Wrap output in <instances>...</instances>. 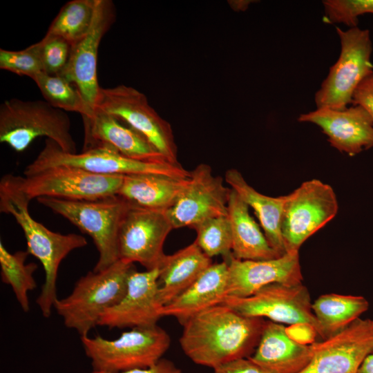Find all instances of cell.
I'll list each match as a JSON object with an SVG mask.
<instances>
[{
    "label": "cell",
    "mask_w": 373,
    "mask_h": 373,
    "mask_svg": "<svg viewBox=\"0 0 373 373\" xmlns=\"http://www.w3.org/2000/svg\"><path fill=\"white\" fill-rule=\"evenodd\" d=\"M215 373H269L249 358H240L224 364L215 370Z\"/></svg>",
    "instance_id": "36"
},
{
    "label": "cell",
    "mask_w": 373,
    "mask_h": 373,
    "mask_svg": "<svg viewBox=\"0 0 373 373\" xmlns=\"http://www.w3.org/2000/svg\"><path fill=\"white\" fill-rule=\"evenodd\" d=\"M323 5L326 22L349 28L357 26L359 16L373 14V0H325Z\"/></svg>",
    "instance_id": "33"
},
{
    "label": "cell",
    "mask_w": 373,
    "mask_h": 373,
    "mask_svg": "<svg viewBox=\"0 0 373 373\" xmlns=\"http://www.w3.org/2000/svg\"><path fill=\"white\" fill-rule=\"evenodd\" d=\"M66 111L46 100L25 101L16 98L0 106V142L23 152L39 137L54 141L66 153H77Z\"/></svg>",
    "instance_id": "4"
},
{
    "label": "cell",
    "mask_w": 373,
    "mask_h": 373,
    "mask_svg": "<svg viewBox=\"0 0 373 373\" xmlns=\"http://www.w3.org/2000/svg\"><path fill=\"white\" fill-rule=\"evenodd\" d=\"M213 373H215V372H213Z\"/></svg>",
    "instance_id": "39"
},
{
    "label": "cell",
    "mask_w": 373,
    "mask_h": 373,
    "mask_svg": "<svg viewBox=\"0 0 373 373\" xmlns=\"http://www.w3.org/2000/svg\"><path fill=\"white\" fill-rule=\"evenodd\" d=\"M0 68L32 79L43 72L39 42L17 51L1 48Z\"/></svg>",
    "instance_id": "32"
},
{
    "label": "cell",
    "mask_w": 373,
    "mask_h": 373,
    "mask_svg": "<svg viewBox=\"0 0 373 373\" xmlns=\"http://www.w3.org/2000/svg\"><path fill=\"white\" fill-rule=\"evenodd\" d=\"M224 181L257 216L271 247L280 255L286 254L281 233V223L287 195L268 196L259 193L235 169L225 172Z\"/></svg>",
    "instance_id": "25"
},
{
    "label": "cell",
    "mask_w": 373,
    "mask_h": 373,
    "mask_svg": "<svg viewBox=\"0 0 373 373\" xmlns=\"http://www.w3.org/2000/svg\"><path fill=\"white\" fill-rule=\"evenodd\" d=\"M45 100L52 106L64 111L79 113L82 117H90V109L79 90L60 75L41 72L32 79Z\"/></svg>",
    "instance_id": "30"
},
{
    "label": "cell",
    "mask_w": 373,
    "mask_h": 373,
    "mask_svg": "<svg viewBox=\"0 0 373 373\" xmlns=\"http://www.w3.org/2000/svg\"><path fill=\"white\" fill-rule=\"evenodd\" d=\"M134 268V263L119 259L105 269L82 276L68 296L55 302L53 308L65 326L80 337L88 336L102 314L122 298Z\"/></svg>",
    "instance_id": "3"
},
{
    "label": "cell",
    "mask_w": 373,
    "mask_h": 373,
    "mask_svg": "<svg viewBox=\"0 0 373 373\" xmlns=\"http://www.w3.org/2000/svg\"><path fill=\"white\" fill-rule=\"evenodd\" d=\"M352 104L363 107L373 119V73L357 87L353 95Z\"/></svg>",
    "instance_id": "35"
},
{
    "label": "cell",
    "mask_w": 373,
    "mask_h": 373,
    "mask_svg": "<svg viewBox=\"0 0 373 373\" xmlns=\"http://www.w3.org/2000/svg\"><path fill=\"white\" fill-rule=\"evenodd\" d=\"M80 339L93 370L111 373L151 366L171 345L170 336L157 325L132 328L113 340L88 335Z\"/></svg>",
    "instance_id": "6"
},
{
    "label": "cell",
    "mask_w": 373,
    "mask_h": 373,
    "mask_svg": "<svg viewBox=\"0 0 373 373\" xmlns=\"http://www.w3.org/2000/svg\"><path fill=\"white\" fill-rule=\"evenodd\" d=\"M39 44L43 72L59 75L68 61L71 44L60 37L46 34Z\"/></svg>",
    "instance_id": "34"
},
{
    "label": "cell",
    "mask_w": 373,
    "mask_h": 373,
    "mask_svg": "<svg viewBox=\"0 0 373 373\" xmlns=\"http://www.w3.org/2000/svg\"><path fill=\"white\" fill-rule=\"evenodd\" d=\"M231 191L221 176L213 175L209 165H198L190 171L174 204L166 211L173 229H193L209 218L228 216Z\"/></svg>",
    "instance_id": "14"
},
{
    "label": "cell",
    "mask_w": 373,
    "mask_h": 373,
    "mask_svg": "<svg viewBox=\"0 0 373 373\" xmlns=\"http://www.w3.org/2000/svg\"><path fill=\"white\" fill-rule=\"evenodd\" d=\"M228 263V296L247 297L274 283L300 284L303 275L298 251L278 258L242 260L232 256Z\"/></svg>",
    "instance_id": "19"
},
{
    "label": "cell",
    "mask_w": 373,
    "mask_h": 373,
    "mask_svg": "<svg viewBox=\"0 0 373 373\" xmlns=\"http://www.w3.org/2000/svg\"><path fill=\"white\" fill-rule=\"evenodd\" d=\"M160 269L131 271L122 298L101 316L98 325L108 328H135L157 325L163 306L158 298Z\"/></svg>",
    "instance_id": "17"
},
{
    "label": "cell",
    "mask_w": 373,
    "mask_h": 373,
    "mask_svg": "<svg viewBox=\"0 0 373 373\" xmlns=\"http://www.w3.org/2000/svg\"><path fill=\"white\" fill-rule=\"evenodd\" d=\"M266 321L244 316L221 303L187 320L180 345L195 364L213 370L255 351Z\"/></svg>",
    "instance_id": "1"
},
{
    "label": "cell",
    "mask_w": 373,
    "mask_h": 373,
    "mask_svg": "<svg viewBox=\"0 0 373 373\" xmlns=\"http://www.w3.org/2000/svg\"><path fill=\"white\" fill-rule=\"evenodd\" d=\"M286 195L282 237L286 252L299 251L310 236L336 216L338 201L332 187L316 179L303 182Z\"/></svg>",
    "instance_id": "11"
},
{
    "label": "cell",
    "mask_w": 373,
    "mask_h": 373,
    "mask_svg": "<svg viewBox=\"0 0 373 373\" xmlns=\"http://www.w3.org/2000/svg\"><path fill=\"white\" fill-rule=\"evenodd\" d=\"M341 44L339 57L314 95L316 108L343 110L352 104L359 84L373 73L370 30L358 26L336 27Z\"/></svg>",
    "instance_id": "8"
},
{
    "label": "cell",
    "mask_w": 373,
    "mask_h": 373,
    "mask_svg": "<svg viewBox=\"0 0 373 373\" xmlns=\"http://www.w3.org/2000/svg\"><path fill=\"white\" fill-rule=\"evenodd\" d=\"M110 0H97L92 26L87 34L72 46L68 61L59 75L75 86L88 106L95 110L100 86L97 79V54L100 41L115 20Z\"/></svg>",
    "instance_id": "15"
},
{
    "label": "cell",
    "mask_w": 373,
    "mask_h": 373,
    "mask_svg": "<svg viewBox=\"0 0 373 373\" xmlns=\"http://www.w3.org/2000/svg\"><path fill=\"white\" fill-rule=\"evenodd\" d=\"M312 356V344L296 341L283 324L266 321L258 344L249 358L269 373H300Z\"/></svg>",
    "instance_id": "21"
},
{
    "label": "cell",
    "mask_w": 373,
    "mask_h": 373,
    "mask_svg": "<svg viewBox=\"0 0 373 373\" xmlns=\"http://www.w3.org/2000/svg\"><path fill=\"white\" fill-rule=\"evenodd\" d=\"M312 307L325 340L359 318L368 309L369 302L362 296L331 293L320 296Z\"/></svg>",
    "instance_id": "27"
},
{
    "label": "cell",
    "mask_w": 373,
    "mask_h": 373,
    "mask_svg": "<svg viewBox=\"0 0 373 373\" xmlns=\"http://www.w3.org/2000/svg\"><path fill=\"white\" fill-rule=\"evenodd\" d=\"M249 209L245 202L231 189L228 217L232 232V256L242 260H269L281 256L271 247Z\"/></svg>",
    "instance_id": "24"
},
{
    "label": "cell",
    "mask_w": 373,
    "mask_h": 373,
    "mask_svg": "<svg viewBox=\"0 0 373 373\" xmlns=\"http://www.w3.org/2000/svg\"><path fill=\"white\" fill-rule=\"evenodd\" d=\"M195 244L209 258L222 256L228 260L232 256V232L228 216H218L197 224Z\"/></svg>",
    "instance_id": "31"
},
{
    "label": "cell",
    "mask_w": 373,
    "mask_h": 373,
    "mask_svg": "<svg viewBox=\"0 0 373 373\" xmlns=\"http://www.w3.org/2000/svg\"><path fill=\"white\" fill-rule=\"evenodd\" d=\"M70 166L106 175H126L157 173L180 180L188 179L190 171L180 164L144 162L128 158L113 147L100 145L83 150L82 153L63 151L57 143L47 139L43 149L23 171L29 175L52 166Z\"/></svg>",
    "instance_id": "7"
},
{
    "label": "cell",
    "mask_w": 373,
    "mask_h": 373,
    "mask_svg": "<svg viewBox=\"0 0 373 373\" xmlns=\"http://www.w3.org/2000/svg\"><path fill=\"white\" fill-rule=\"evenodd\" d=\"M30 200L3 175L0 182V211L14 217L21 227L27 251L37 258L45 272V280L36 303L48 318L57 296V279L61 261L73 250L87 245L86 238L77 233L54 232L33 219L28 211Z\"/></svg>",
    "instance_id": "2"
},
{
    "label": "cell",
    "mask_w": 373,
    "mask_h": 373,
    "mask_svg": "<svg viewBox=\"0 0 373 373\" xmlns=\"http://www.w3.org/2000/svg\"><path fill=\"white\" fill-rule=\"evenodd\" d=\"M212 264L195 242L166 255L159 267L158 298L162 305L185 291Z\"/></svg>",
    "instance_id": "23"
},
{
    "label": "cell",
    "mask_w": 373,
    "mask_h": 373,
    "mask_svg": "<svg viewBox=\"0 0 373 373\" xmlns=\"http://www.w3.org/2000/svg\"><path fill=\"white\" fill-rule=\"evenodd\" d=\"M91 373H111L99 371H92ZM118 373H182L181 370L177 367L172 361L161 358L154 365L144 367L137 368Z\"/></svg>",
    "instance_id": "37"
},
{
    "label": "cell",
    "mask_w": 373,
    "mask_h": 373,
    "mask_svg": "<svg viewBox=\"0 0 373 373\" xmlns=\"http://www.w3.org/2000/svg\"><path fill=\"white\" fill-rule=\"evenodd\" d=\"M222 303L246 316L309 328L323 339L309 292L303 283H274L247 297L227 296Z\"/></svg>",
    "instance_id": "12"
},
{
    "label": "cell",
    "mask_w": 373,
    "mask_h": 373,
    "mask_svg": "<svg viewBox=\"0 0 373 373\" xmlns=\"http://www.w3.org/2000/svg\"><path fill=\"white\" fill-rule=\"evenodd\" d=\"M104 111L142 133L171 163L178 164V148L171 124L154 110L146 96L125 85L100 88L95 109Z\"/></svg>",
    "instance_id": "10"
},
{
    "label": "cell",
    "mask_w": 373,
    "mask_h": 373,
    "mask_svg": "<svg viewBox=\"0 0 373 373\" xmlns=\"http://www.w3.org/2000/svg\"><path fill=\"white\" fill-rule=\"evenodd\" d=\"M97 0H72L59 10L46 35L60 37L71 46L89 31L94 18Z\"/></svg>",
    "instance_id": "29"
},
{
    "label": "cell",
    "mask_w": 373,
    "mask_h": 373,
    "mask_svg": "<svg viewBox=\"0 0 373 373\" xmlns=\"http://www.w3.org/2000/svg\"><path fill=\"white\" fill-rule=\"evenodd\" d=\"M355 373H373V353L364 359Z\"/></svg>",
    "instance_id": "38"
},
{
    "label": "cell",
    "mask_w": 373,
    "mask_h": 373,
    "mask_svg": "<svg viewBox=\"0 0 373 373\" xmlns=\"http://www.w3.org/2000/svg\"><path fill=\"white\" fill-rule=\"evenodd\" d=\"M228 296V263H213L185 291L162 309L163 316L182 325L200 312L221 304Z\"/></svg>",
    "instance_id": "22"
},
{
    "label": "cell",
    "mask_w": 373,
    "mask_h": 373,
    "mask_svg": "<svg viewBox=\"0 0 373 373\" xmlns=\"http://www.w3.org/2000/svg\"><path fill=\"white\" fill-rule=\"evenodd\" d=\"M298 121L318 126L332 147L350 156L373 146V119L360 105L316 108L300 115Z\"/></svg>",
    "instance_id": "18"
},
{
    "label": "cell",
    "mask_w": 373,
    "mask_h": 373,
    "mask_svg": "<svg viewBox=\"0 0 373 373\" xmlns=\"http://www.w3.org/2000/svg\"><path fill=\"white\" fill-rule=\"evenodd\" d=\"M312 347V358L300 373H355L373 353V320L358 318Z\"/></svg>",
    "instance_id": "16"
},
{
    "label": "cell",
    "mask_w": 373,
    "mask_h": 373,
    "mask_svg": "<svg viewBox=\"0 0 373 373\" xmlns=\"http://www.w3.org/2000/svg\"><path fill=\"white\" fill-rule=\"evenodd\" d=\"M187 180L157 173L126 175L117 195L133 205L166 211L177 200Z\"/></svg>",
    "instance_id": "26"
},
{
    "label": "cell",
    "mask_w": 373,
    "mask_h": 373,
    "mask_svg": "<svg viewBox=\"0 0 373 373\" xmlns=\"http://www.w3.org/2000/svg\"><path fill=\"white\" fill-rule=\"evenodd\" d=\"M38 202L67 219L88 235L98 251L94 271L119 260L117 240L122 219L131 204L116 195L97 200H66L42 197Z\"/></svg>",
    "instance_id": "5"
},
{
    "label": "cell",
    "mask_w": 373,
    "mask_h": 373,
    "mask_svg": "<svg viewBox=\"0 0 373 373\" xmlns=\"http://www.w3.org/2000/svg\"><path fill=\"white\" fill-rule=\"evenodd\" d=\"M27 251L14 254L8 251L0 242L1 278L3 283L11 287L16 299L24 312L30 310L28 292L37 287L33 277L37 269L35 262L26 263Z\"/></svg>",
    "instance_id": "28"
},
{
    "label": "cell",
    "mask_w": 373,
    "mask_h": 373,
    "mask_svg": "<svg viewBox=\"0 0 373 373\" xmlns=\"http://www.w3.org/2000/svg\"><path fill=\"white\" fill-rule=\"evenodd\" d=\"M172 229L166 211L131 204L119 229V259L138 262L146 270L159 268L166 256L164 245Z\"/></svg>",
    "instance_id": "13"
},
{
    "label": "cell",
    "mask_w": 373,
    "mask_h": 373,
    "mask_svg": "<svg viewBox=\"0 0 373 373\" xmlns=\"http://www.w3.org/2000/svg\"><path fill=\"white\" fill-rule=\"evenodd\" d=\"M82 118L84 128L83 150L107 145L132 160L144 162H169L142 133L123 124L114 116L96 108L90 117Z\"/></svg>",
    "instance_id": "20"
},
{
    "label": "cell",
    "mask_w": 373,
    "mask_h": 373,
    "mask_svg": "<svg viewBox=\"0 0 373 373\" xmlns=\"http://www.w3.org/2000/svg\"><path fill=\"white\" fill-rule=\"evenodd\" d=\"M6 175L30 200L42 197L97 200L116 195L124 178L64 166L50 167L29 175Z\"/></svg>",
    "instance_id": "9"
}]
</instances>
